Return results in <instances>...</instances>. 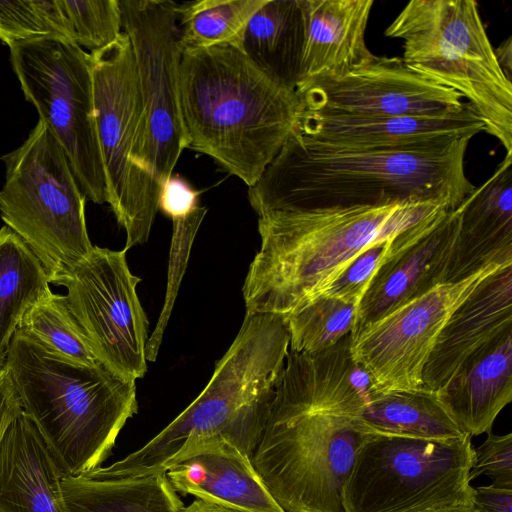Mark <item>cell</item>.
<instances>
[{"label": "cell", "mask_w": 512, "mask_h": 512, "mask_svg": "<svg viewBox=\"0 0 512 512\" xmlns=\"http://www.w3.org/2000/svg\"><path fill=\"white\" fill-rule=\"evenodd\" d=\"M472 138L404 150H350L312 141L296 128L248 200L258 216L405 203L455 210L475 189L465 173Z\"/></svg>", "instance_id": "1"}, {"label": "cell", "mask_w": 512, "mask_h": 512, "mask_svg": "<svg viewBox=\"0 0 512 512\" xmlns=\"http://www.w3.org/2000/svg\"><path fill=\"white\" fill-rule=\"evenodd\" d=\"M288 353L289 331L284 316L246 313L199 396L141 448L88 476L137 478L165 474L194 457L201 446L215 441H227L252 458Z\"/></svg>", "instance_id": "2"}, {"label": "cell", "mask_w": 512, "mask_h": 512, "mask_svg": "<svg viewBox=\"0 0 512 512\" xmlns=\"http://www.w3.org/2000/svg\"><path fill=\"white\" fill-rule=\"evenodd\" d=\"M179 106L188 148L208 155L248 188L295 130L304 110L238 48L182 50Z\"/></svg>", "instance_id": "3"}, {"label": "cell", "mask_w": 512, "mask_h": 512, "mask_svg": "<svg viewBox=\"0 0 512 512\" xmlns=\"http://www.w3.org/2000/svg\"><path fill=\"white\" fill-rule=\"evenodd\" d=\"M440 210L435 203L276 211L258 216L260 249L242 288L246 313L286 317L316 297L356 253Z\"/></svg>", "instance_id": "4"}, {"label": "cell", "mask_w": 512, "mask_h": 512, "mask_svg": "<svg viewBox=\"0 0 512 512\" xmlns=\"http://www.w3.org/2000/svg\"><path fill=\"white\" fill-rule=\"evenodd\" d=\"M5 368L23 413L64 475L81 476L101 467L138 411L134 381L101 364L74 362L18 331Z\"/></svg>", "instance_id": "5"}, {"label": "cell", "mask_w": 512, "mask_h": 512, "mask_svg": "<svg viewBox=\"0 0 512 512\" xmlns=\"http://www.w3.org/2000/svg\"><path fill=\"white\" fill-rule=\"evenodd\" d=\"M403 41L402 60L457 92L484 131L512 153V81L496 59L474 0H412L384 32Z\"/></svg>", "instance_id": "6"}, {"label": "cell", "mask_w": 512, "mask_h": 512, "mask_svg": "<svg viewBox=\"0 0 512 512\" xmlns=\"http://www.w3.org/2000/svg\"><path fill=\"white\" fill-rule=\"evenodd\" d=\"M370 433L357 417L273 398L251 460L285 512H343L344 483Z\"/></svg>", "instance_id": "7"}, {"label": "cell", "mask_w": 512, "mask_h": 512, "mask_svg": "<svg viewBox=\"0 0 512 512\" xmlns=\"http://www.w3.org/2000/svg\"><path fill=\"white\" fill-rule=\"evenodd\" d=\"M0 159L5 165L1 218L39 259L50 282L94 247L86 225V196L64 149L40 119L27 139Z\"/></svg>", "instance_id": "8"}, {"label": "cell", "mask_w": 512, "mask_h": 512, "mask_svg": "<svg viewBox=\"0 0 512 512\" xmlns=\"http://www.w3.org/2000/svg\"><path fill=\"white\" fill-rule=\"evenodd\" d=\"M471 437L424 439L371 432L342 490L343 512H423L472 503Z\"/></svg>", "instance_id": "9"}, {"label": "cell", "mask_w": 512, "mask_h": 512, "mask_svg": "<svg viewBox=\"0 0 512 512\" xmlns=\"http://www.w3.org/2000/svg\"><path fill=\"white\" fill-rule=\"evenodd\" d=\"M8 47L26 100L64 149L86 198L96 204L108 203L90 54L57 37L34 38Z\"/></svg>", "instance_id": "10"}, {"label": "cell", "mask_w": 512, "mask_h": 512, "mask_svg": "<svg viewBox=\"0 0 512 512\" xmlns=\"http://www.w3.org/2000/svg\"><path fill=\"white\" fill-rule=\"evenodd\" d=\"M98 141L108 184V204L126 232L125 250L147 242L161 187L135 163L143 109L133 50L125 32L90 53Z\"/></svg>", "instance_id": "11"}, {"label": "cell", "mask_w": 512, "mask_h": 512, "mask_svg": "<svg viewBox=\"0 0 512 512\" xmlns=\"http://www.w3.org/2000/svg\"><path fill=\"white\" fill-rule=\"evenodd\" d=\"M122 30L134 54L143 109L136 165L162 187L188 141L180 106L178 77L182 55L178 3L172 0H119Z\"/></svg>", "instance_id": "12"}, {"label": "cell", "mask_w": 512, "mask_h": 512, "mask_svg": "<svg viewBox=\"0 0 512 512\" xmlns=\"http://www.w3.org/2000/svg\"><path fill=\"white\" fill-rule=\"evenodd\" d=\"M126 251L94 246L50 284L64 286L70 308L98 362L115 375L136 381L147 371L148 319Z\"/></svg>", "instance_id": "13"}, {"label": "cell", "mask_w": 512, "mask_h": 512, "mask_svg": "<svg viewBox=\"0 0 512 512\" xmlns=\"http://www.w3.org/2000/svg\"><path fill=\"white\" fill-rule=\"evenodd\" d=\"M503 266L491 265L458 282L440 284L354 334L353 358L375 389L421 388L424 366L452 311Z\"/></svg>", "instance_id": "14"}, {"label": "cell", "mask_w": 512, "mask_h": 512, "mask_svg": "<svg viewBox=\"0 0 512 512\" xmlns=\"http://www.w3.org/2000/svg\"><path fill=\"white\" fill-rule=\"evenodd\" d=\"M304 109L364 116L445 117L467 105L455 91L406 66L402 58L373 55L339 74H320L296 88Z\"/></svg>", "instance_id": "15"}, {"label": "cell", "mask_w": 512, "mask_h": 512, "mask_svg": "<svg viewBox=\"0 0 512 512\" xmlns=\"http://www.w3.org/2000/svg\"><path fill=\"white\" fill-rule=\"evenodd\" d=\"M458 225V209L440 210L392 239L358 304L353 335L445 283Z\"/></svg>", "instance_id": "16"}, {"label": "cell", "mask_w": 512, "mask_h": 512, "mask_svg": "<svg viewBox=\"0 0 512 512\" xmlns=\"http://www.w3.org/2000/svg\"><path fill=\"white\" fill-rule=\"evenodd\" d=\"M296 130L330 147L404 150L473 138L484 126L468 107L445 117L364 116L304 109Z\"/></svg>", "instance_id": "17"}, {"label": "cell", "mask_w": 512, "mask_h": 512, "mask_svg": "<svg viewBox=\"0 0 512 512\" xmlns=\"http://www.w3.org/2000/svg\"><path fill=\"white\" fill-rule=\"evenodd\" d=\"M352 332L315 352L289 351L274 399L315 411L359 416L375 388L353 358Z\"/></svg>", "instance_id": "18"}, {"label": "cell", "mask_w": 512, "mask_h": 512, "mask_svg": "<svg viewBox=\"0 0 512 512\" xmlns=\"http://www.w3.org/2000/svg\"><path fill=\"white\" fill-rule=\"evenodd\" d=\"M445 283L491 265H512V153L464 199Z\"/></svg>", "instance_id": "19"}, {"label": "cell", "mask_w": 512, "mask_h": 512, "mask_svg": "<svg viewBox=\"0 0 512 512\" xmlns=\"http://www.w3.org/2000/svg\"><path fill=\"white\" fill-rule=\"evenodd\" d=\"M512 326V265L488 275L452 311L422 372V387L437 391L459 365Z\"/></svg>", "instance_id": "20"}, {"label": "cell", "mask_w": 512, "mask_h": 512, "mask_svg": "<svg viewBox=\"0 0 512 512\" xmlns=\"http://www.w3.org/2000/svg\"><path fill=\"white\" fill-rule=\"evenodd\" d=\"M436 393L463 433L490 432L512 400V326L471 353Z\"/></svg>", "instance_id": "21"}, {"label": "cell", "mask_w": 512, "mask_h": 512, "mask_svg": "<svg viewBox=\"0 0 512 512\" xmlns=\"http://www.w3.org/2000/svg\"><path fill=\"white\" fill-rule=\"evenodd\" d=\"M165 474L182 496L243 512H285L260 479L251 457L227 441L201 446L194 457Z\"/></svg>", "instance_id": "22"}, {"label": "cell", "mask_w": 512, "mask_h": 512, "mask_svg": "<svg viewBox=\"0 0 512 512\" xmlns=\"http://www.w3.org/2000/svg\"><path fill=\"white\" fill-rule=\"evenodd\" d=\"M64 473L22 412L0 443V512H67Z\"/></svg>", "instance_id": "23"}, {"label": "cell", "mask_w": 512, "mask_h": 512, "mask_svg": "<svg viewBox=\"0 0 512 512\" xmlns=\"http://www.w3.org/2000/svg\"><path fill=\"white\" fill-rule=\"evenodd\" d=\"M373 4V0H301L304 46L299 82L342 73L374 55L365 43Z\"/></svg>", "instance_id": "24"}, {"label": "cell", "mask_w": 512, "mask_h": 512, "mask_svg": "<svg viewBox=\"0 0 512 512\" xmlns=\"http://www.w3.org/2000/svg\"><path fill=\"white\" fill-rule=\"evenodd\" d=\"M303 46L301 0H267L246 25L240 50L271 80L296 91Z\"/></svg>", "instance_id": "25"}, {"label": "cell", "mask_w": 512, "mask_h": 512, "mask_svg": "<svg viewBox=\"0 0 512 512\" xmlns=\"http://www.w3.org/2000/svg\"><path fill=\"white\" fill-rule=\"evenodd\" d=\"M67 512H181L185 506L166 474L137 478L61 479Z\"/></svg>", "instance_id": "26"}, {"label": "cell", "mask_w": 512, "mask_h": 512, "mask_svg": "<svg viewBox=\"0 0 512 512\" xmlns=\"http://www.w3.org/2000/svg\"><path fill=\"white\" fill-rule=\"evenodd\" d=\"M358 418L371 431L424 439H457L464 435L436 391L373 389Z\"/></svg>", "instance_id": "27"}, {"label": "cell", "mask_w": 512, "mask_h": 512, "mask_svg": "<svg viewBox=\"0 0 512 512\" xmlns=\"http://www.w3.org/2000/svg\"><path fill=\"white\" fill-rule=\"evenodd\" d=\"M45 268L9 227L0 228V370L5 367L19 323L37 301L51 292Z\"/></svg>", "instance_id": "28"}, {"label": "cell", "mask_w": 512, "mask_h": 512, "mask_svg": "<svg viewBox=\"0 0 512 512\" xmlns=\"http://www.w3.org/2000/svg\"><path fill=\"white\" fill-rule=\"evenodd\" d=\"M267 0H196L178 4L182 49L229 45L240 50L251 17Z\"/></svg>", "instance_id": "29"}, {"label": "cell", "mask_w": 512, "mask_h": 512, "mask_svg": "<svg viewBox=\"0 0 512 512\" xmlns=\"http://www.w3.org/2000/svg\"><path fill=\"white\" fill-rule=\"evenodd\" d=\"M17 331L79 364H100L70 308L66 295L49 292L27 310Z\"/></svg>", "instance_id": "30"}, {"label": "cell", "mask_w": 512, "mask_h": 512, "mask_svg": "<svg viewBox=\"0 0 512 512\" xmlns=\"http://www.w3.org/2000/svg\"><path fill=\"white\" fill-rule=\"evenodd\" d=\"M358 304L318 295L286 316L289 351L326 349L353 332Z\"/></svg>", "instance_id": "31"}, {"label": "cell", "mask_w": 512, "mask_h": 512, "mask_svg": "<svg viewBox=\"0 0 512 512\" xmlns=\"http://www.w3.org/2000/svg\"><path fill=\"white\" fill-rule=\"evenodd\" d=\"M69 40L91 52L122 34L119 0H58Z\"/></svg>", "instance_id": "32"}, {"label": "cell", "mask_w": 512, "mask_h": 512, "mask_svg": "<svg viewBox=\"0 0 512 512\" xmlns=\"http://www.w3.org/2000/svg\"><path fill=\"white\" fill-rule=\"evenodd\" d=\"M40 37L70 41L58 0H0V41L10 46Z\"/></svg>", "instance_id": "33"}, {"label": "cell", "mask_w": 512, "mask_h": 512, "mask_svg": "<svg viewBox=\"0 0 512 512\" xmlns=\"http://www.w3.org/2000/svg\"><path fill=\"white\" fill-rule=\"evenodd\" d=\"M206 213V207L197 206L188 215L172 219L173 232L169 254L165 302L157 325L148 337L146 345L147 361L154 362L157 358L164 331L168 324L178 289L187 267L193 241Z\"/></svg>", "instance_id": "34"}, {"label": "cell", "mask_w": 512, "mask_h": 512, "mask_svg": "<svg viewBox=\"0 0 512 512\" xmlns=\"http://www.w3.org/2000/svg\"><path fill=\"white\" fill-rule=\"evenodd\" d=\"M392 239L373 242L356 253L327 282L318 295L322 294L347 303L359 304L386 255Z\"/></svg>", "instance_id": "35"}, {"label": "cell", "mask_w": 512, "mask_h": 512, "mask_svg": "<svg viewBox=\"0 0 512 512\" xmlns=\"http://www.w3.org/2000/svg\"><path fill=\"white\" fill-rule=\"evenodd\" d=\"M479 476H488L495 487L512 488V433L487 438L476 449L469 473L470 482Z\"/></svg>", "instance_id": "36"}, {"label": "cell", "mask_w": 512, "mask_h": 512, "mask_svg": "<svg viewBox=\"0 0 512 512\" xmlns=\"http://www.w3.org/2000/svg\"><path fill=\"white\" fill-rule=\"evenodd\" d=\"M199 193L181 177L172 174L161 187L159 209L171 219L184 217L199 206Z\"/></svg>", "instance_id": "37"}, {"label": "cell", "mask_w": 512, "mask_h": 512, "mask_svg": "<svg viewBox=\"0 0 512 512\" xmlns=\"http://www.w3.org/2000/svg\"><path fill=\"white\" fill-rule=\"evenodd\" d=\"M23 412L21 401L8 370H0V443L9 426Z\"/></svg>", "instance_id": "38"}, {"label": "cell", "mask_w": 512, "mask_h": 512, "mask_svg": "<svg viewBox=\"0 0 512 512\" xmlns=\"http://www.w3.org/2000/svg\"><path fill=\"white\" fill-rule=\"evenodd\" d=\"M472 504L477 512H512V488L492 484L476 487Z\"/></svg>", "instance_id": "39"}, {"label": "cell", "mask_w": 512, "mask_h": 512, "mask_svg": "<svg viewBox=\"0 0 512 512\" xmlns=\"http://www.w3.org/2000/svg\"><path fill=\"white\" fill-rule=\"evenodd\" d=\"M496 59L506 77L512 81V37H508L494 48Z\"/></svg>", "instance_id": "40"}, {"label": "cell", "mask_w": 512, "mask_h": 512, "mask_svg": "<svg viewBox=\"0 0 512 512\" xmlns=\"http://www.w3.org/2000/svg\"><path fill=\"white\" fill-rule=\"evenodd\" d=\"M184 512H243L237 509L224 507L214 502L196 500Z\"/></svg>", "instance_id": "41"}, {"label": "cell", "mask_w": 512, "mask_h": 512, "mask_svg": "<svg viewBox=\"0 0 512 512\" xmlns=\"http://www.w3.org/2000/svg\"><path fill=\"white\" fill-rule=\"evenodd\" d=\"M423 512H477L472 503L443 506Z\"/></svg>", "instance_id": "42"}]
</instances>
